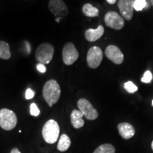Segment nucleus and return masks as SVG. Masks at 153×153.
<instances>
[{"label":"nucleus","mask_w":153,"mask_h":153,"mask_svg":"<svg viewBox=\"0 0 153 153\" xmlns=\"http://www.w3.org/2000/svg\"><path fill=\"white\" fill-rule=\"evenodd\" d=\"M36 59L39 63L48 64L52 60L54 55V48L51 43H42L36 51Z\"/></svg>","instance_id":"obj_3"},{"label":"nucleus","mask_w":153,"mask_h":153,"mask_svg":"<svg viewBox=\"0 0 153 153\" xmlns=\"http://www.w3.org/2000/svg\"><path fill=\"white\" fill-rule=\"evenodd\" d=\"M17 124L16 115L13 111L8 108L0 110V126L5 131H11Z\"/></svg>","instance_id":"obj_4"},{"label":"nucleus","mask_w":153,"mask_h":153,"mask_svg":"<svg viewBox=\"0 0 153 153\" xmlns=\"http://www.w3.org/2000/svg\"><path fill=\"white\" fill-rule=\"evenodd\" d=\"M61 19H62V18H60V17H57V18L55 19V21H56L57 23H59V22H60V20Z\"/></svg>","instance_id":"obj_28"},{"label":"nucleus","mask_w":153,"mask_h":153,"mask_svg":"<svg viewBox=\"0 0 153 153\" xmlns=\"http://www.w3.org/2000/svg\"><path fill=\"white\" fill-rule=\"evenodd\" d=\"M25 45H26V53H28V54H30V43H28V41H25Z\"/></svg>","instance_id":"obj_25"},{"label":"nucleus","mask_w":153,"mask_h":153,"mask_svg":"<svg viewBox=\"0 0 153 153\" xmlns=\"http://www.w3.org/2000/svg\"><path fill=\"white\" fill-rule=\"evenodd\" d=\"M10 57L11 53L9 44L5 41H0V58L8 60Z\"/></svg>","instance_id":"obj_17"},{"label":"nucleus","mask_w":153,"mask_h":153,"mask_svg":"<svg viewBox=\"0 0 153 153\" xmlns=\"http://www.w3.org/2000/svg\"><path fill=\"white\" fill-rule=\"evenodd\" d=\"M30 113L31 116H38L40 114V110L35 103H32L30 106Z\"/></svg>","instance_id":"obj_22"},{"label":"nucleus","mask_w":153,"mask_h":153,"mask_svg":"<svg viewBox=\"0 0 153 153\" xmlns=\"http://www.w3.org/2000/svg\"><path fill=\"white\" fill-rule=\"evenodd\" d=\"M103 60V53L100 48L97 46L91 47L88 51L87 61L90 68L95 69L100 65Z\"/></svg>","instance_id":"obj_8"},{"label":"nucleus","mask_w":153,"mask_h":153,"mask_svg":"<svg viewBox=\"0 0 153 153\" xmlns=\"http://www.w3.org/2000/svg\"><path fill=\"white\" fill-rule=\"evenodd\" d=\"M79 53L72 43H68L62 49V60L66 65H71L77 60Z\"/></svg>","instance_id":"obj_6"},{"label":"nucleus","mask_w":153,"mask_h":153,"mask_svg":"<svg viewBox=\"0 0 153 153\" xmlns=\"http://www.w3.org/2000/svg\"><path fill=\"white\" fill-rule=\"evenodd\" d=\"M151 147H152V150H153V141L152 142V143H151Z\"/></svg>","instance_id":"obj_29"},{"label":"nucleus","mask_w":153,"mask_h":153,"mask_svg":"<svg viewBox=\"0 0 153 153\" xmlns=\"http://www.w3.org/2000/svg\"><path fill=\"white\" fill-rule=\"evenodd\" d=\"M124 88H125L126 90L130 94L135 93V91H137V86L134 85V83H133V82L131 81L126 82V83L124 84Z\"/></svg>","instance_id":"obj_19"},{"label":"nucleus","mask_w":153,"mask_h":153,"mask_svg":"<svg viewBox=\"0 0 153 153\" xmlns=\"http://www.w3.org/2000/svg\"><path fill=\"white\" fill-rule=\"evenodd\" d=\"M115 148L111 144H103L98 147L93 153H115Z\"/></svg>","instance_id":"obj_18"},{"label":"nucleus","mask_w":153,"mask_h":153,"mask_svg":"<svg viewBox=\"0 0 153 153\" xmlns=\"http://www.w3.org/2000/svg\"><path fill=\"white\" fill-rule=\"evenodd\" d=\"M104 28L101 25L98 26L97 29L89 28L85 31V38L89 42H94L99 40L101 36L104 35Z\"/></svg>","instance_id":"obj_13"},{"label":"nucleus","mask_w":153,"mask_h":153,"mask_svg":"<svg viewBox=\"0 0 153 153\" xmlns=\"http://www.w3.org/2000/svg\"><path fill=\"white\" fill-rule=\"evenodd\" d=\"M106 56L116 65H120L123 62L124 60L123 54L117 46L110 45L106 48L105 51Z\"/></svg>","instance_id":"obj_11"},{"label":"nucleus","mask_w":153,"mask_h":153,"mask_svg":"<svg viewBox=\"0 0 153 153\" xmlns=\"http://www.w3.org/2000/svg\"><path fill=\"white\" fill-rule=\"evenodd\" d=\"M34 95H35V93H34V91L31 89L28 88V89H26V95H25V97H26V99L29 100V99H33L34 97Z\"/></svg>","instance_id":"obj_23"},{"label":"nucleus","mask_w":153,"mask_h":153,"mask_svg":"<svg viewBox=\"0 0 153 153\" xmlns=\"http://www.w3.org/2000/svg\"><path fill=\"white\" fill-rule=\"evenodd\" d=\"M82 11L84 14L88 17H96L99 16V9L91 5V4H85L83 6Z\"/></svg>","instance_id":"obj_16"},{"label":"nucleus","mask_w":153,"mask_h":153,"mask_svg":"<svg viewBox=\"0 0 153 153\" xmlns=\"http://www.w3.org/2000/svg\"><path fill=\"white\" fill-rule=\"evenodd\" d=\"M70 145H71V140L70 137L66 134H62V135H60L57 145V150L60 152H65L70 148Z\"/></svg>","instance_id":"obj_15"},{"label":"nucleus","mask_w":153,"mask_h":153,"mask_svg":"<svg viewBox=\"0 0 153 153\" xmlns=\"http://www.w3.org/2000/svg\"><path fill=\"white\" fill-rule=\"evenodd\" d=\"M152 106H153V100H152Z\"/></svg>","instance_id":"obj_31"},{"label":"nucleus","mask_w":153,"mask_h":153,"mask_svg":"<svg viewBox=\"0 0 153 153\" xmlns=\"http://www.w3.org/2000/svg\"><path fill=\"white\" fill-rule=\"evenodd\" d=\"M61 94L60 87L57 82L55 79H50L45 83L43 89V98L50 107L58 101Z\"/></svg>","instance_id":"obj_1"},{"label":"nucleus","mask_w":153,"mask_h":153,"mask_svg":"<svg viewBox=\"0 0 153 153\" xmlns=\"http://www.w3.org/2000/svg\"><path fill=\"white\" fill-rule=\"evenodd\" d=\"M146 0H135L134 1V9L136 11H142L146 7Z\"/></svg>","instance_id":"obj_20"},{"label":"nucleus","mask_w":153,"mask_h":153,"mask_svg":"<svg viewBox=\"0 0 153 153\" xmlns=\"http://www.w3.org/2000/svg\"><path fill=\"white\" fill-rule=\"evenodd\" d=\"M10 153H22V152H21L20 151H19V150L18 148H13L12 150H11Z\"/></svg>","instance_id":"obj_26"},{"label":"nucleus","mask_w":153,"mask_h":153,"mask_svg":"<svg viewBox=\"0 0 153 153\" xmlns=\"http://www.w3.org/2000/svg\"><path fill=\"white\" fill-rule=\"evenodd\" d=\"M83 114L79 110L74 109L70 115L71 123L74 128L79 129L85 125V120H83Z\"/></svg>","instance_id":"obj_14"},{"label":"nucleus","mask_w":153,"mask_h":153,"mask_svg":"<svg viewBox=\"0 0 153 153\" xmlns=\"http://www.w3.org/2000/svg\"><path fill=\"white\" fill-rule=\"evenodd\" d=\"M105 24L108 27L115 30H120L123 28L124 19L115 11H108L104 16Z\"/></svg>","instance_id":"obj_7"},{"label":"nucleus","mask_w":153,"mask_h":153,"mask_svg":"<svg viewBox=\"0 0 153 153\" xmlns=\"http://www.w3.org/2000/svg\"><path fill=\"white\" fill-rule=\"evenodd\" d=\"M118 7L122 17L128 21L131 20L134 11V0H119Z\"/></svg>","instance_id":"obj_10"},{"label":"nucleus","mask_w":153,"mask_h":153,"mask_svg":"<svg viewBox=\"0 0 153 153\" xmlns=\"http://www.w3.org/2000/svg\"><path fill=\"white\" fill-rule=\"evenodd\" d=\"M36 68H37V70L41 73H45L46 72V68H45V65L42 64V63H38L36 65Z\"/></svg>","instance_id":"obj_24"},{"label":"nucleus","mask_w":153,"mask_h":153,"mask_svg":"<svg viewBox=\"0 0 153 153\" xmlns=\"http://www.w3.org/2000/svg\"><path fill=\"white\" fill-rule=\"evenodd\" d=\"M116 1H117V0H106L107 2L110 4H114L116 2Z\"/></svg>","instance_id":"obj_27"},{"label":"nucleus","mask_w":153,"mask_h":153,"mask_svg":"<svg viewBox=\"0 0 153 153\" xmlns=\"http://www.w3.org/2000/svg\"><path fill=\"white\" fill-rule=\"evenodd\" d=\"M118 133L125 140L131 139L135 135V128L131 124L128 123H120L118 125Z\"/></svg>","instance_id":"obj_12"},{"label":"nucleus","mask_w":153,"mask_h":153,"mask_svg":"<svg viewBox=\"0 0 153 153\" xmlns=\"http://www.w3.org/2000/svg\"><path fill=\"white\" fill-rule=\"evenodd\" d=\"M152 74L151 73V72L149 71H146L143 74V77L141 78V81L144 83H150V82H152Z\"/></svg>","instance_id":"obj_21"},{"label":"nucleus","mask_w":153,"mask_h":153,"mask_svg":"<svg viewBox=\"0 0 153 153\" xmlns=\"http://www.w3.org/2000/svg\"><path fill=\"white\" fill-rule=\"evenodd\" d=\"M49 9L55 16L63 17L68 14V7L62 0H51L49 1Z\"/></svg>","instance_id":"obj_9"},{"label":"nucleus","mask_w":153,"mask_h":153,"mask_svg":"<svg viewBox=\"0 0 153 153\" xmlns=\"http://www.w3.org/2000/svg\"><path fill=\"white\" fill-rule=\"evenodd\" d=\"M44 140L48 144H54L60 135V126L55 120H48L42 130Z\"/></svg>","instance_id":"obj_2"},{"label":"nucleus","mask_w":153,"mask_h":153,"mask_svg":"<svg viewBox=\"0 0 153 153\" xmlns=\"http://www.w3.org/2000/svg\"><path fill=\"white\" fill-rule=\"evenodd\" d=\"M77 106L79 110L87 120H93L98 118V111L87 99H80L77 101Z\"/></svg>","instance_id":"obj_5"},{"label":"nucleus","mask_w":153,"mask_h":153,"mask_svg":"<svg viewBox=\"0 0 153 153\" xmlns=\"http://www.w3.org/2000/svg\"><path fill=\"white\" fill-rule=\"evenodd\" d=\"M150 1H151V4H152V5L153 6V0H150Z\"/></svg>","instance_id":"obj_30"}]
</instances>
